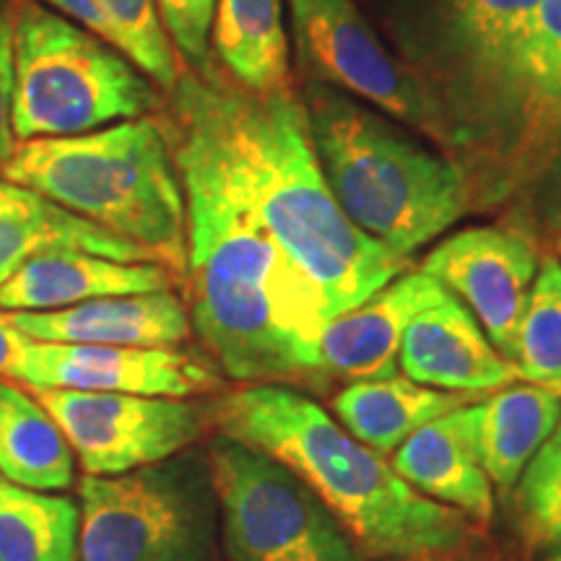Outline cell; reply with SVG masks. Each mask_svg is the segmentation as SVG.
<instances>
[{
    "label": "cell",
    "instance_id": "22",
    "mask_svg": "<svg viewBox=\"0 0 561 561\" xmlns=\"http://www.w3.org/2000/svg\"><path fill=\"white\" fill-rule=\"evenodd\" d=\"M559 416L561 398L528 382H512L479 401V450L491 486L512 494L557 430Z\"/></svg>",
    "mask_w": 561,
    "mask_h": 561
},
{
    "label": "cell",
    "instance_id": "23",
    "mask_svg": "<svg viewBox=\"0 0 561 561\" xmlns=\"http://www.w3.org/2000/svg\"><path fill=\"white\" fill-rule=\"evenodd\" d=\"M0 479L34 491H62L76 479V455L32 388L0 377Z\"/></svg>",
    "mask_w": 561,
    "mask_h": 561
},
{
    "label": "cell",
    "instance_id": "30",
    "mask_svg": "<svg viewBox=\"0 0 561 561\" xmlns=\"http://www.w3.org/2000/svg\"><path fill=\"white\" fill-rule=\"evenodd\" d=\"M13 3L0 0V172L19 144L13 136Z\"/></svg>",
    "mask_w": 561,
    "mask_h": 561
},
{
    "label": "cell",
    "instance_id": "15",
    "mask_svg": "<svg viewBox=\"0 0 561 561\" xmlns=\"http://www.w3.org/2000/svg\"><path fill=\"white\" fill-rule=\"evenodd\" d=\"M447 297L424 271L401 273L362 305L335 314L320 335V362L339 382L382 380L401 369V343L409 322Z\"/></svg>",
    "mask_w": 561,
    "mask_h": 561
},
{
    "label": "cell",
    "instance_id": "2",
    "mask_svg": "<svg viewBox=\"0 0 561 561\" xmlns=\"http://www.w3.org/2000/svg\"><path fill=\"white\" fill-rule=\"evenodd\" d=\"M164 115L206 140L280 248L314 280L328 320L362 305L409 261L369 240L328 191L301 96L291 87L250 91L210 62L180 70Z\"/></svg>",
    "mask_w": 561,
    "mask_h": 561
},
{
    "label": "cell",
    "instance_id": "17",
    "mask_svg": "<svg viewBox=\"0 0 561 561\" xmlns=\"http://www.w3.org/2000/svg\"><path fill=\"white\" fill-rule=\"evenodd\" d=\"M392 468L426 500L462 512L476 525L494 517V486L479 450V403L430 421L392 453Z\"/></svg>",
    "mask_w": 561,
    "mask_h": 561
},
{
    "label": "cell",
    "instance_id": "4",
    "mask_svg": "<svg viewBox=\"0 0 561 561\" xmlns=\"http://www.w3.org/2000/svg\"><path fill=\"white\" fill-rule=\"evenodd\" d=\"M214 432L248 442L299 473L364 559L466 561L479 551L476 523L419 494L385 455L351 437L310 392L291 385L224 392L214 401Z\"/></svg>",
    "mask_w": 561,
    "mask_h": 561
},
{
    "label": "cell",
    "instance_id": "8",
    "mask_svg": "<svg viewBox=\"0 0 561 561\" xmlns=\"http://www.w3.org/2000/svg\"><path fill=\"white\" fill-rule=\"evenodd\" d=\"M79 561H227L206 447L79 486Z\"/></svg>",
    "mask_w": 561,
    "mask_h": 561
},
{
    "label": "cell",
    "instance_id": "25",
    "mask_svg": "<svg viewBox=\"0 0 561 561\" xmlns=\"http://www.w3.org/2000/svg\"><path fill=\"white\" fill-rule=\"evenodd\" d=\"M79 536L73 496L0 479V561H79Z\"/></svg>",
    "mask_w": 561,
    "mask_h": 561
},
{
    "label": "cell",
    "instance_id": "28",
    "mask_svg": "<svg viewBox=\"0 0 561 561\" xmlns=\"http://www.w3.org/2000/svg\"><path fill=\"white\" fill-rule=\"evenodd\" d=\"M515 520L533 549L561 543V450L541 447L512 489Z\"/></svg>",
    "mask_w": 561,
    "mask_h": 561
},
{
    "label": "cell",
    "instance_id": "6",
    "mask_svg": "<svg viewBox=\"0 0 561 561\" xmlns=\"http://www.w3.org/2000/svg\"><path fill=\"white\" fill-rule=\"evenodd\" d=\"M0 180L45 195L185 276V195L159 117L81 136L21 140Z\"/></svg>",
    "mask_w": 561,
    "mask_h": 561
},
{
    "label": "cell",
    "instance_id": "14",
    "mask_svg": "<svg viewBox=\"0 0 561 561\" xmlns=\"http://www.w3.org/2000/svg\"><path fill=\"white\" fill-rule=\"evenodd\" d=\"M19 382L50 390L193 398L221 390V371L206 356L180 346L32 341Z\"/></svg>",
    "mask_w": 561,
    "mask_h": 561
},
{
    "label": "cell",
    "instance_id": "33",
    "mask_svg": "<svg viewBox=\"0 0 561 561\" xmlns=\"http://www.w3.org/2000/svg\"><path fill=\"white\" fill-rule=\"evenodd\" d=\"M543 447H553V450H561V416H559V424H557V430H553V434H551L549 442H546Z\"/></svg>",
    "mask_w": 561,
    "mask_h": 561
},
{
    "label": "cell",
    "instance_id": "16",
    "mask_svg": "<svg viewBox=\"0 0 561 561\" xmlns=\"http://www.w3.org/2000/svg\"><path fill=\"white\" fill-rule=\"evenodd\" d=\"M398 364L413 382L476 398L517 380L515 367L491 346L473 312L450 291L409 322Z\"/></svg>",
    "mask_w": 561,
    "mask_h": 561
},
{
    "label": "cell",
    "instance_id": "31",
    "mask_svg": "<svg viewBox=\"0 0 561 561\" xmlns=\"http://www.w3.org/2000/svg\"><path fill=\"white\" fill-rule=\"evenodd\" d=\"M30 343L32 339H26L24 333H19L16 328H13L9 312H0V377L19 380Z\"/></svg>",
    "mask_w": 561,
    "mask_h": 561
},
{
    "label": "cell",
    "instance_id": "21",
    "mask_svg": "<svg viewBox=\"0 0 561 561\" xmlns=\"http://www.w3.org/2000/svg\"><path fill=\"white\" fill-rule=\"evenodd\" d=\"M479 401L483 398L434 390L405 375H392L382 380L348 382L335 392L331 409L351 437L375 453L392 455L424 424Z\"/></svg>",
    "mask_w": 561,
    "mask_h": 561
},
{
    "label": "cell",
    "instance_id": "32",
    "mask_svg": "<svg viewBox=\"0 0 561 561\" xmlns=\"http://www.w3.org/2000/svg\"><path fill=\"white\" fill-rule=\"evenodd\" d=\"M538 561H561V543L551 546V549H543L541 559H538Z\"/></svg>",
    "mask_w": 561,
    "mask_h": 561
},
{
    "label": "cell",
    "instance_id": "24",
    "mask_svg": "<svg viewBox=\"0 0 561 561\" xmlns=\"http://www.w3.org/2000/svg\"><path fill=\"white\" fill-rule=\"evenodd\" d=\"M284 0H216L210 50L229 79L250 91L289 83Z\"/></svg>",
    "mask_w": 561,
    "mask_h": 561
},
{
    "label": "cell",
    "instance_id": "12",
    "mask_svg": "<svg viewBox=\"0 0 561 561\" xmlns=\"http://www.w3.org/2000/svg\"><path fill=\"white\" fill-rule=\"evenodd\" d=\"M561 229V0H543L520 60L517 133L496 208Z\"/></svg>",
    "mask_w": 561,
    "mask_h": 561
},
{
    "label": "cell",
    "instance_id": "11",
    "mask_svg": "<svg viewBox=\"0 0 561 561\" xmlns=\"http://www.w3.org/2000/svg\"><path fill=\"white\" fill-rule=\"evenodd\" d=\"M289 13L301 79L346 91L439 146L430 104L354 0H289Z\"/></svg>",
    "mask_w": 561,
    "mask_h": 561
},
{
    "label": "cell",
    "instance_id": "10",
    "mask_svg": "<svg viewBox=\"0 0 561 561\" xmlns=\"http://www.w3.org/2000/svg\"><path fill=\"white\" fill-rule=\"evenodd\" d=\"M32 392L58 421L87 476H121L167 460L214 430V401L50 388Z\"/></svg>",
    "mask_w": 561,
    "mask_h": 561
},
{
    "label": "cell",
    "instance_id": "1",
    "mask_svg": "<svg viewBox=\"0 0 561 561\" xmlns=\"http://www.w3.org/2000/svg\"><path fill=\"white\" fill-rule=\"evenodd\" d=\"M187 216L191 328L210 362L244 385L331 390L320 362L328 322L314 280L265 229L193 128L161 112Z\"/></svg>",
    "mask_w": 561,
    "mask_h": 561
},
{
    "label": "cell",
    "instance_id": "34",
    "mask_svg": "<svg viewBox=\"0 0 561 561\" xmlns=\"http://www.w3.org/2000/svg\"><path fill=\"white\" fill-rule=\"evenodd\" d=\"M559 252H561V237H559Z\"/></svg>",
    "mask_w": 561,
    "mask_h": 561
},
{
    "label": "cell",
    "instance_id": "5",
    "mask_svg": "<svg viewBox=\"0 0 561 561\" xmlns=\"http://www.w3.org/2000/svg\"><path fill=\"white\" fill-rule=\"evenodd\" d=\"M328 191L362 234L409 261L471 208L466 174L432 140L328 83L301 87Z\"/></svg>",
    "mask_w": 561,
    "mask_h": 561
},
{
    "label": "cell",
    "instance_id": "20",
    "mask_svg": "<svg viewBox=\"0 0 561 561\" xmlns=\"http://www.w3.org/2000/svg\"><path fill=\"white\" fill-rule=\"evenodd\" d=\"M47 250H81L121 263H157L138 244L70 214L30 187L0 180V286Z\"/></svg>",
    "mask_w": 561,
    "mask_h": 561
},
{
    "label": "cell",
    "instance_id": "27",
    "mask_svg": "<svg viewBox=\"0 0 561 561\" xmlns=\"http://www.w3.org/2000/svg\"><path fill=\"white\" fill-rule=\"evenodd\" d=\"M110 30V45L121 50L153 87L174 89L180 79V60L170 34L161 24L153 0H94Z\"/></svg>",
    "mask_w": 561,
    "mask_h": 561
},
{
    "label": "cell",
    "instance_id": "26",
    "mask_svg": "<svg viewBox=\"0 0 561 561\" xmlns=\"http://www.w3.org/2000/svg\"><path fill=\"white\" fill-rule=\"evenodd\" d=\"M517 380L561 398V261L546 255L517 331Z\"/></svg>",
    "mask_w": 561,
    "mask_h": 561
},
{
    "label": "cell",
    "instance_id": "29",
    "mask_svg": "<svg viewBox=\"0 0 561 561\" xmlns=\"http://www.w3.org/2000/svg\"><path fill=\"white\" fill-rule=\"evenodd\" d=\"M159 19L180 60L191 70H203L210 62V30H214L216 0H153Z\"/></svg>",
    "mask_w": 561,
    "mask_h": 561
},
{
    "label": "cell",
    "instance_id": "9",
    "mask_svg": "<svg viewBox=\"0 0 561 561\" xmlns=\"http://www.w3.org/2000/svg\"><path fill=\"white\" fill-rule=\"evenodd\" d=\"M227 561H364L351 533L286 462L216 432L206 445Z\"/></svg>",
    "mask_w": 561,
    "mask_h": 561
},
{
    "label": "cell",
    "instance_id": "18",
    "mask_svg": "<svg viewBox=\"0 0 561 561\" xmlns=\"http://www.w3.org/2000/svg\"><path fill=\"white\" fill-rule=\"evenodd\" d=\"M9 320L32 341L89 346H180L193 331L172 289L100 297L55 312H9Z\"/></svg>",
    "mask_w": 561,
    "mask_h": 561
},
{
    "label": "cell",
    "instance_id": "3",
    "mask_svg": "<svg viewBox=\"0 0 561 561\" xmlns=\"http://www.w3.org/2000/svg\"><path fill=\"white\" fill-rule=\"evenodd\" d=\"M543 0H369L375 30L416 83L471 206L496 208L515 149L520 60Z\"/></svg>",
    "mask_w": 561,
    "mask_h": 561
},
{
    "label": "cell",
    "instance_id": "19",
    "mask_svg": "<svg viewBox=\"0 0 561 561\" xmlns=\"http://www.w3.org/2000/svg\"><path fill=\"white\" fill-rule=\"evenodd\" d=\"M170 286V271L159 263H121L81 250H47L0 286V310L55 312L89 299L164 291Z\"/></svg>",
    "mask_w": 561,
    "mask_h": 561
},
{
    "label": "cell",
    "instance_id": "7",
    "mask_svg": "<svg viewBox=\"0 0 561 561\" xmlns=\"http://www.w3.org/2000/svg\"><path fill=\"white\" fill-rule=\"evenodd\" d=\"M159 89L121 50L37 0L13 3V136L66 138L149 117Z\"/></svg>",
    "mask_w": 561,
    "mask_h": 561
},
{
    "label": "cell",
    "instance_id": "13",
    "mask_svg": "<svg viewBox=\"0 0 561 561\" xmlns=\"http://www.w3.org/2000/svg\"><path fill=\"white\" fill-rule=\"evenodd\" d=\"M538 263L536 248L523 231L471 227L442 240L424 257L421 271L473 312L491 346L515 367L517 331Z\"/></svg>",
    "mask_w": 561,
    "mask_h": 561
}]
</instances>
